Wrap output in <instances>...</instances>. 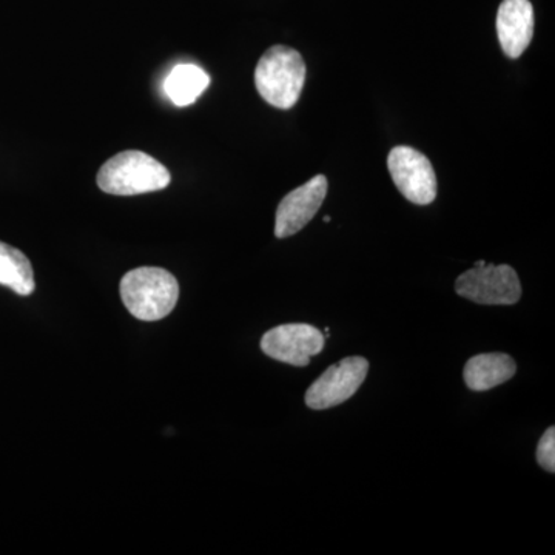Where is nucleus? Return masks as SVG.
I'll use <instances>...</instances> for the list:
<instances>
[{"label":"nucleus","mask_w":555,"mask_h":555,"mask_svg":"<svg viewBox=\"0 0 555 555\" xmlns=\"http://www.w3.org/2000/svg\"><path fill=\"white\" fill-rule=\"evenodd\" d=\"M120 298L141 321H159L173 312L179 298L177 278L160 268H139L124 275Z\"/></svg>","instance_id":"1"},{"label":"nucleus","mask_w":555,"mask_h":555,"mask_svg":"<svg viewBox=\"0 0 555 555\" xmlns=\"http://www.w3.org/2000/svg\"><path fill=\"white\" fill-rule=\"evenodd\" d=\"M170 171L139 150H127L109 158L98 173L102 192L116 196L158 192L170 184Z\"/></svg>","instance_id":"2"},{"label":"nucleus","mask_w":555,"mask_h":555,"mask_svg":"<svg viewBox=\"0 0 555 555\" xmlns=\"http://www.w3.org/2000/svg\"><path fill=\"white\" fill-rule=\"evenodd\" d=\"M306 82V64L291 47L275 46L266 51L255 69V86L262 100L273 107L288 109L297 104Z\"/></svg>","instance_id":"3"},{"label":"nucleus","mask_w":555,"mask_h":555,"mask_svg":"<svg viewBox=\"0 0 555 555\" xmlns=\"http://www.w3.org/2000/svg\"><path fill=\"white\" fill-rule=\"evenodd\" d=\"M455 292L476 305L514 306L521 298V284L511 266L478 261L456 278Z\"/></svg>","instance_id":"4"},{"label":"nucleus","mask_w":555,"mask_h":555,"mask_svg":"<svg viewBox=\"0 0 555 555\" xmlns=\"http://www.w3.org/2000/svg\"><path fill=\"white\" fill-rule=\"evenodd\" d=\"M398 192L416 206H427L437 198V177L429 158L418 150L398 145L387 158Z\"/></svg>","instance_id":"5"},{"label":"nucleus","mask_w":555,"mask_h":555,"mask_svg":"<svg viewBox=\"0 0 555 555\" xmlns=\"http://www.w3.org/2000/svg\"><path fill=\"white\" fill-rule=\"evenodd\" d=\"M369 361L363 357H347L334 364L309 387L306 404L315 411L339 406L356 396L367 377Z\"/></svg>","instance_id":"6"},{"label":"nucleus","mask_w":555,"mask_h":555,"mask_svg":"<svg viewBox=\"0 0 555 555\" xmlns=\"http://www.w3.org/2000/svg\"><path fill=\"white\" fill-rule=\"evenodd\" d=\"M326 338L310 324H283L270 328L261 339L266 356L291 366L306 367L310 358L321 353Z\"/></svg>","instance_id":"7"},{"label":"nucleus","mask_w":555,"mask_h":555,"mask_svg":"<svg viewBox=\"0 0 555 555\" xmlns=\"http://www.w3.org/2000/svg\"><path fill=\"white\" fill-rule=\"evenodd\" d=\"M327 189V178L317 175L301 188L288 193L276 208V238H288L305 229L323 206Z\"/></svg>","instance_id":"8"},{"label":"nucleus","mask_w":555,"mask_h":555,"mask_svg":"<svg viewBox=\"0 0 555 555\" xmlns=\"http://www.w3.org/2000/svg\"><path fill=\"white\" fill-rule=\"evenodd\" d=\"M534 9L529 0H503L496 13V35L507 57L517 60L534 36Z\"/></svg>","instance_id":"9"},{"label":"nucleus","mask_w":555,"mask_h":555,"mask_svg":"<svg viewBox=\"0 0 555 555\" xmlns=\"http://www.w3.org/2000/svg\"><path fill=\"white\" fill-rule=\"evenodd\" d=\"M516 372V361L506 353H481L467 361L463 377L470 390L485 392L509 382Z\"/></svg>","instance_id":"10"},{"label":"nucleus","mask_w":555,"mask_h":555,"mask_svg":"<svg viewBox=\"0 0 555 555\" xmlns=\"http://www.w3.org/2000/svg\"><path fill=\"white\" fill-rule=\"evenodd\" d=\"M210 86V76L195 64H178L164 82L167 98L177 107H188Z\"/></svg>","instance_id":"11"},{"label":"nucleus","mask_w":555,"mask_h":555,"mask_svg":"<svg viewBox=\"0 0 555 555\" xmlns=\"http://www.w3.org/2000/svg\"><path fill=\"white\" fill-rule=\"evenodd\" d=\"M0 284L16 292L21 297H28L36 287L30 259L2 241H0Z\"/></svg>","instance_id":"12"},{"label":"nucleus","mask_w":555,"mask_h":555,"mask_svg":"<svg viewBox=\"0 0 555 555\" xmlns=\"http://www.w3.org/2000/svg\"><path fill=\"white\" fill-rule=\"evenodd\" d=\"M537 463L547 470L555 473V429L550 427L543 437L540 438L539 447H537Z\"/></svg>","instance_id":"13"},{"label":"nucleus","mask_w":555,"mask_h":555,"mask_svg":"<svg viewBox=\"0 0 555 555\" xmlns=\"http://www.w3.org/2000/svg\"><path fill=\"white\" fill-rule=\"evenodd\" d=\"M324 222H331V217H324Z\"/></svg>","instance_id":"14"}]
</instances>
